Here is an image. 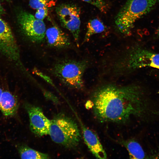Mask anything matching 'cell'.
<instances>
[{
    "mask_svg": "<svg viewBox=\"0 0 159 159\" xmlns=\"http://www.w3.org/2000/svg\"><path fill=\"white\" fill-rule=\"evenodd\" d=\"M92 101L94 115L102 122L125 123L143 117L150 110L143 92L135 85L104 86L95 92Z\"/></svg>",
    "mask_w": 159,
    "mask_h": 159,
    "instance_id": "6da1fadb",
    "label": "cell"
},
{
    "mask_svg": "<svg viewBox=\"0 0 159 159\" xmlns=\"http://www.w3.org/2000/svg\"><path fill=\"white\" fill-rule=\"evenodd\" d=\"M158 3L159 0H127L115 18L118 31L130 35L135 22L148 13Z\"/></svg>",
    "mask_w": 159,
    "mask_h": 159,
    "instance_id": "7a4b0ae2",
    "label": "cell"
},
{
    "mask_svg": "<svg viewBox=\"0 0 159 159\" xmlns=\"http://www.w3.org/2000/svg\"><path fill=\"white\" fill-rule=\"evenodd\" d=\"M48 135L54 142L69 148L76 147L81 137L76 122L63 113L57 115L51 120Z\"/></svg>",
    "mask_w": 159,
    "mask_h": 159,
    "instance_id": "3957f363",
    "label": "cell"
},
{
    "mask_svg": "<svg viewBox=\"0 0 159 159\" xmlns=\"http://www.w3.org/2000/svg\"><path fill=\"white\" fill-rule=\"evenodd\" d=\"M88 65L85 60L64 59L54 65L52 72L64 85L70 88L80 90L84 87L83 75Z\"/></svg>",
    "mask_w": 159,
    "mask_h": 159,
    "instance_id": "277c9868",
    "label": "cell"
},
{
    "mask_svg": "<svg viewBox=\"0 0 159 159\" xmlns=\"http://www.w3.org/2000/svg\"><path fill=\"white\" fill-rule=\"evenodd\" d=\"M16 19L21 32L30 40L38 43L43 41L46 31L43 20L37 19L32 14L23 10L17 11Z\"/></svg>",
    "mask_w": 159,
    "mask_h": 159,
    "instance_id": "5b68a950",
    "label": "cell"
},
{
    "mask_svg": "<svg viewBox=\"0 0 159 159\" xmlns=\"http://www.w3.org/2000/svg\"><path fill=\"white\" fill-rule=\"evenodd\" d=\"M56 11L62 25L71 32L78 46L81 24L80 8L74 4H62L56 8Z\"/></svg>",
    "mask_w": 159,
    "mask_h": 159,
    "instance_id": "8992f818",
    "label": "cell"
},
{
    "mask_svg": "<svg viewBox=\"0 0 159 159\" xmlns=\"http://www.w3.org/2000/svg\"><path fill=\"white\" fill-rule=\"evenodd\" d=\"M0 52L9 59L17 61L19 49L11 29L8 24L0 17Z\"/></svg>",
    "mask_w": 159,
    "mask_h": 159,
    "instance_id": "52a82bcc",
    "label": "cell"
},
{
    "mask_svg": "<svg viewBox=\"0 0 159 159\" xmlns=\"http://www.w3.org/2000/svg\"><path fill=\"white\" fill-rule=\"evenodd\" d=\"M24 107L29 116L31 131L39 137L48 135L51 120L45 116L42 109L28 103L25 104Z\"/></svg>",
    "mask_w": 159,
    "mask_h": 159,
    "instance_id": "ba28073f",
    "label": "cell"
},
{
    "mask_svg": "<svg viewBox=\"0 0 159 159\" xmlns=\"http://www.w3.org/2000/svg\"><path fill=\"white\" fill-rule=\"evenodd\" d=\"M129 65L134 68L150 67L159 69V53L138 48L132 53Z\"/></svg>",
    "mask_w": 159,
    "mask_h": 159,
    "instance_id": "9c48e42d",
    "label": "cell"
},
{
    "mask_svg": "<svg viewBox=\"0 0 159 159\" xmlns=\"http://www.w3.org/2000/svg\"><path fill=\"white\" fill-rule=\"evenodd\" d=\"M45 36L49 47L58 48H65L70 45L67 35L58 26L54 25L46 30Z\"/></svg>",
    "mask_w": 159,
    "mask_h": 159,
    "instance_id": "30bf717a",
    "label": "cell"
},
{
    "mask_svg": "<svg viewBox=\"0 0 159 159\" xmlns=\"http://www.w3.org/2000/svg\"><path fill=\"white\" fill-rule=\"evenodd\" d=\"M81 124L84 140L90 151L98 158L106 159L107 154L97 136L84 125Z\"/></svg>",
    "mask_w": 159,
    "mask_h": 159,
    "instance_id": "8fae6325",
    "label": "cell"
},
{
    "mask_svg": "<svg viewBox=\"0 0 159 159\" xmlns=\"http://www.w3.org/2000/svg\"><path fill=\"white\" fill-rule=\"evenodd\" d=\"M18 107V102L14 95L9 91H3L0 102V110L3 114L6 117L13 116Z\"/></svg>",
    "mask_w": 159,
    "mask_h": 159,
    "instance_id": "7c38bea8",
    "label": "cell"
},
{
    "mask_svg": "<svg viewBox=\"0 0 159 159\" xmlns=\"http://www.w3.org/2000/svg\"><path fill=\"white\" fill-rule=\"evenodd\" d=\"M123 145L129 153L130 158L143 159L146 158V155L140 145L132 139L122 142Z\"/></svg>",
    "mask_w": 159,
    "mask_h": 159,
    "instance_id": "4fadbf2b",
    "label": "cell"
},
{
    "mask_svg": "<svg viewBox=\"0 0 159 159\" xmlns=\"http://www.w3.org/2000/svg\"><path fill=\"white\" fill-rule=\"evenodd\" d=\"M18 150L22 159H44L49 158L47 154L39 152L29 147L26 145L18 146Z\"/></svg>",
    "mask_w": 159,
    "mask_h": 159,
    "instance_id": "5bb4252c",
    "label": "cell"
},
{
    "mask_svg": "<svg viewBox=\"0 0 159 159\" xmlns=\"http://www.w3.org/2000/svg\"><path fill=\"white\" fill-rule=\"evenodd\" d=\"M87 31L84 42L88 41L93 35L103 32L106 29V26L103 22L97 18L90 20L87 23Z\"/></svg>",
    "mask_w": 159,
    "mask_h": 159,
    "instance_id": "9a60e30c",
    "label": "cell"
},
{
    "mask_svg": "<svg viewBox=\"0 0 159 159\" xmlns=\"http://www.w3.org/2000/svg\"><path fill=\"white\" fill-rule=\"evenodd\" d=\"M95 6L101 12L106 13L107 6L103 0H81Z\"/></svg>",
    "mask_w": 159,
    "mask_h": 159,
    "instance_id": "2e32d148",
    "label": "cell"
},
{
    "mask_svg": "<svg viewBox=\"0 0 159 159\" xmlns=\"http://www.w3.org/2000/svg\"><path fill=\"white\" fill-rule=\"evenodd\" d=\"M47 0H29V4L33 9H37L47 6Z\"/></svg>",
    "mask_w": 159,
    "mask_h": 159,
    "instance_id": "e0dca14e",
    "label": "cell"
},
{
    "mask_svg": "<svg viewBox=\"0 0 159 159\" xmlns=\"http://www.w3.org/2000/svg\"><path fill=\"white\" fill-rule=\"evenodd\" d=\"M37 11L34 16L37 19L43 20L47 15L48 8L47 6L38 9Z\"/></svg>",
    "mask_w": 159,
    "mask_h": 159,
    "instance_id": "ac0fdd59",
    "label": "cell"
},
{
    "mask_svg": "<svg viewBox=\"0 0 159 159\" xmlns=\"http://www.w3.org/2000/svg\"><path fill=\"white\" fill-rule=\"evenodd\" d=\"M42 91L44 97L47 100L52 101L56 104L59 103V100L58 98L53 94L48 91L46 90Z\"/></svg>",
    "mask_w": 159,
    "mask_h": 159,
    "instance_id": "d6986e66",
    "label": "cell"
},
{
    "mask_svg": "<svg viewBox=\"0 0 159 159\" xmlns=\"http://www.w3.org/2000/svg\"><path fill=\"white\" fill-rule=\"evenodd\" d=\"M34 72L37 75L42 77L47 82L52 85V86H54L53 82L50 78L40 72L39 70L35 68L34 69Z\"/></svg>",
    "mask_w": 159,
    "mask_h": 159,
    "instance_id": "ffe728a7",
    "label": "cell"
},
{
    "mask_svg": "<svg viewBox=\"0 0 159 159\" xmlns=\"http://www.w3.org/2000/svg\"><path fill=\"white\" fill-rule=\"evenodd\" d=\"M86 107L87 109H89L92 107L93 106V104L92 102L90 100L87 101L86 104Z\"/></svg>",
    "mask_w": 159,
    "mask_h": 159,
    "instance_id": "44dd1931",
    "label": "cell"
},
{
    "mask_svg": "<svg viewBox=\"0 0 159 159\" xmlns=\"http://www.w3.org/2000/svg\"><path fill=\"white\" fill-rule=\"evenodd\" d=\"M154 35L155 38H159V25L155 32Z\"/></svg>",
    "mask_w": 159,
    "mask_h": 159,
    "instance_id": "7402d4cb",
    "label": "cell"
},
{
    "mask_svg": "<svg viewBox=\"0 0 159 159\" xmlns=\"http://www.w3.org/2000/svg\"><path fill=\"white\" fill-rule=\"evenodd\" d=\"M5 13V11L0 3V15H3Z\"/></svg>",
    "mask_w": 159,
    "mask_h": 159,
    "instance_id": "603a6c76",
    "label": "cell"
},
{
    "mask_svg": "<svg viewBox=\"0 0 159 159\" xmlns=\"http://www.w3.org/2000/svg\"><path fill=\"white\" fill-rule=\"evenodd\" d=\"M3 90L1 89V88L0 87V100H1V98L2 95V93L3 92Z\"/></svg>",
    "mask_w": 159,
    "mask_h": 159,
    "instance_id": "cb8c5ba5",
    "label": "cell"
},
{
    "mask_svg": "<svg viewBox=\"0 0 159 159\" xmlns=\"http://www.w3.org/2000/svg\"><path fill=\"white\" fill-rule=\"evenodd\" d=\"M11 0H0V1H9Z\"/></svg>",
    "mask_w": 159,
    "mask_h": 159,
    "instance_id": "d4e9b609",
    "label": "cell"
}]
</instances>
